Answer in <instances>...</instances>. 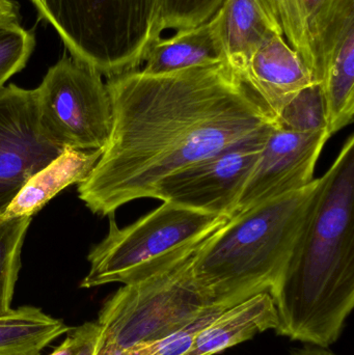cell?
<instances>
[{
  "label": "cell",
  "instance_id": "2e32d148",
  "mask_svg": "<svg viewBox=\"0 0 354 355\" xmlns=\"http://www.w3.org/2000/svg\"><path fill=\"white\" fill-rule=\"evenodd\" d=\"M71 329L42 309H12L0 316V355H41Z\"/></svg>",
  "mask_w": 354,
  "mask_h": 355
},
{
  "label": "cell",
  "instance_id": "8992f818",
  "mask_svg": "<svg viewBox=\"0 0 354 355\" xmlns=\"http://www.w3.org/2000/svg\"><path fill=\"white\" fill-rule=\"evenodd\" d=\"M229 217L163 202L127 227L110 215L107 236L89 252V270L80 288L127 284L139 279L153 263L228 223Z\"/></svg>",
  "mask_w": 354,
  "mask_h": 355
},
{
  "label": "cell",
  "instance_id": "cb8c5ba5",
  "mask_svg": "<svg viewBox=\"0 0 354 355\" xmlns=\"http://www.w3.org/2000/svg\"><path fill=\"white\" fill-rule=\"evenodd\" d=\"M19 6L14 0H0V25L18 22Z\"/></svg>",
  "mask_w": 354,
  "mask_h": 355
},
{
  "label": "cell",
  "instance_id": "5b68a950",
  "mask_svg": "<svg viewBox=\"0 0 354 355\" xmlns=\"http://www.w3.org/2000/svg\"><path fill=\"white\" fill-rule=\"evenodd\" d=\"M75 60L104 76L139 70L161 37L159 0H30Z\"/></svg>",
  "mask_w": 354,
  "mask_h": 355
},
{
  "label": "cell",
  "instance_id": "484cf974",
  "mask_svg": "<svg viewBox=\"0 0 354 355\" xmlns=\"http://www.w3.org/2000/svg\"><path fill=\"white\" fill-rule=\"evenodd\" d=\"M215 355H222V354H215Z\"/></svg>",
  "mask_w": 354,
  "mask_h": 355
},
{
  "label": "cell",
  "instance_id": "277c9868",
  "mask_svg": "<svg viewBox=\"0 0 354 355\" xmlns=\"http://www.w3.org/2000/svg\"><path fill=\"white\" fill-rule=\"evenodd\" d=\"M213 233L166 254L105 300L96 320L100 327L97 355L134 354L213 308L193 277V259Z\"/></svg>",
  "mask_w": 354,
  "mask_h": 355
},
{
  "label": "cell",
  "instance_id": "7402d4cb",
  "mask_svg": "<svg viewBox=\"0 0 354 355\" xmlns=\"http://www.w3.org/2000/svg\"><path fill=\"white\" fill-rule=\"evenodd\" d=\"M82 327V337L74 355H97L100 338V327L97 321L85 322Z\"/></svg>",
  "mask_w": 354,
  "mask_h": 355
},
{
  "label": "cell",
  "instance_id": "7c38bea8",
  "mask_svg": "<svg viewBox=\"0 0 354 355\" xmlns=\"http://www.w3.org/2000/svg\"><path fill=\"white\" fill-rule=\"evenodd\" d=\"M278 324L274 298L258 294L220 312L195 336L182 355H215L245 343Z\"/></svg>",
  "mask_w": 354,
  "mask_h": 355
},
{
  "label": "cell",
  "instance_id": "603a6c76",
  "mask_svg": "<svg viewBox=\"0 0 354 355\" xmlns=\"http://www.w3.org/2000/svg\"><path fill=\"white\" fill-rule=\"evenodd\" d=\"M82 331V324L79 325V327H72L66 334V338H64V341L49 355H74L79 343H80Z\"/></svg>",
  "mask_w": 354,
  "mask_h": 355
},
{
  "label": "cell",
  "instance_id": "5bb4252c",
  "mask_svg": "<svg viewBox=\"0 0 354 355\" xmlns=\"http://www.w3.org/2000/svg\"><path fill=\"white\" fill-rule=\"evenodd\" d=\"M220 14L193 28L177 31L172 37L158 39L145 54L141 72L168 74L197 67L226 64L220 39Z\"/></svg>",
  "mask_w": 354,
  "mask_h": 355
},
{
  "label": "cell",
  "instance_id": "e0dca14e",
  "mask_svg": "<svg viewBox=\"0 0 354 355\" xmlns=\"http://www.w3.org/2000/svg\"><path fill=\"white\" fill-rule=\"evenodd\" d=\"M284 39L311 71H315L316 27L330 0H266ZM314 78V77H313Z\"/></svg>",
  "mask_w": 354,
  "mask_h": 355
},
{
  "label": "cell",
  "instance_id": "d4e9b609",
  "mask_svg": "<svg viewBox=\"0 0 354 355\" xmlns=\"http://www.w3.org/2000/svg\"><path fill=\"white\" fill-rule=\"evenodd\" d=\"M289 355H340L336 354L330 347L313 345V344H305L299 348H295Z\"/></svg>",
  "mask_w": 354,
  "mask_h": 355
},
{
  "label": "cell",
  "instance_id": "ffe728a7",
  "mask_svg": "<svg viewBox=\"0 0 354 355\" xmlns=\"http://www.w3.org/2000/svg\"><path fill=\"white\" fill-rule=\"evenodd\" d=\"M224 0H159L158 31H182L207 22Z\"/></svg>",
  "mask_w": 354,
  "mask_h": 355
},
{
  "label": "cell",
  "instance_id": "d6986e66",
  "mask_svg": "<svg viewBox=\"0 0 354 355\" xmlns=\"http://www.w3.org/2000/svg\"><path fill=\"white\" fill-rule=\"evenodd\" d=\"M276 126L294 132H314L326 128L324 96L319 83L299 92L281 112Z\"/></svg>",
  "mask_w": 354,
  "mask_h": 355
},
{
  "label": "cell",
  "instance_id": "6da1fadb",
  "mask_svg": "<svg viewBox=\"0 0 354 355\" xmlns=\"http://www.w3.org/2000/svg\"><path fill=\"white\" fill-rule=\"evenodd\" d=\"M109 141L79 184V198L101 216L155 196L178 171L278 128L263 104L226 64L161 75L131 71L108 78Z\"/></svg>",
  "mask_w": 354,
  "mask_h": 355
},
{
  "label": "cell",
  "instance_id": "44dd1931",
  "mask_svg": "<svg viewBox=\"0 0 354 355\" xmlns=\"http://www.w3.org/2000/svg\"><path fill=\"white\" fill-rule=\"evenodd\" d=\"M35 39L19 22L0 25V89L28 62Z\"/></svg>",
  "mask_w": 354,
  "mask_h": 355
},
{
  "label": "cell",
  "instance_id": "9a60e30c",
  "mask_svg": "<svg viewBox=\"0 0 354 355\" xmlns=\"http://www.w3.org/2000/svg\"><path fill=\"white\" fill-rule=\"evenodd\" d=\"M102 153L103 149L82 151L67 148L23 185L0 219L33 217L62 189L85 181Z\"/></svg>",
  "mask_w": 354,
  "mask_h": 355
},
{
  "label": "cell",
  "instance_id": "ac0fdd59",
  "mask_svg": "<svg viewBox=\"0 0 354 355\" xmlns=\"http://www.w3.org/2000/svg\"><path fill=\"white\" fill-rule=\"evenodd\" d=\"M33 217L0 219V316L12 310L21 250Z\"/></svg>",
  "mask_w": 354,
  "mask_h": 355
},
{
  "label": "cell",
  "instance_id": "3957f363",
  "mask_svg": "<svg viewBox=\"0 0 354 355\" xmlns=\"http://www.w3.org/2000/svg\"><path fill=\"white\" fill-rule=\"evenodd\" d=\"M321 178L301 189L230 217L193 262L197 289L211 306L229 309L260 293L272 295L315 206Z\"/></svg>",
  "mask_w": 354,
  "mask_h": 355
},
{
  "label": "cell",
  "instance_id": "52a82bcc",
  "mask_svg": "<svg viewBox=\"0 0 354 355\" xmlns=\"http://www.w3.org/2000/svg\"><path fill=\"white\" fill-rule=\"evenodd\" d=\"M102 75L64 56L35 89L46 135L64 149H105L112 128V106Z\"/></svg>",
  "mask_w": 354,
  "mask_h": 355
},
{
  "label": "cell",
  "instance_id": "ba28073f",
  "mask_svg": "<svg viewBox=\"0 0 354 355\" xmlns=\"http://www.w3.org/2000/svg\"><path fill=\"white\" fill-rule=\"evenodd\" d=\"M64 148L42 127L35 89H0V215L35 173Z\"/></svg>",
  "mask_w": 354,
  "mask_h": 355
},
{
  "label": "cell",
  "instance_id": "9c48e42d",
  "mask_svg": "<svg viewBox=\"0 0 354 355\" xmlns=\"http://www.w3.org/2000/svg\"><path fill=\"white\" fill-rule=\"evenodd\" d=\"M265 141L235 146L174 173L158 184L154 198L230 218Z\"/></svg>",
  "mask_w": 354,
  "mask_h": 355
},
{
  "label": "cell",
  "instance_id": "8fae6325",
  "mask_svg": "<svg viewBox=\"0 0 354 355\" xmlns=\"http://www.w3.org/2000/svg\"><path fill=\"white\" fill-rule=\"evenodd\" d=\"M235 75L274 121L299 92L317 83L309 67L281 33L268 37Z\"/></svg>",
  "mask_w": 354,
  "mask_h": 355
},
{
  "label": "cell",
  "instance_id": "30bf717a",
  "mask_svg": "<svg viewBox=\"0 0 354 355\" xmlns=\"http://www.w3.org/2000/svg\"><path fill=\"white\" fill-rule=\"evenodd\" d=\"M330 137L328 129L314 132L274 129L245 180L232 216L312 183L316 164Z\"/></svg>",
  "mask_w": 354,
  "mask_h": 355
},
{
  "label": "cell",
  "instance_id": "7a4b0ae2",
  "mask_svg": "<svg viewBox=\"0 0 354 355\" xmlns=\"http://www.w3.org/2000/svg\"><path fill=\"white\" fill-rule=\"evenodd\" d=\"M274 333L330 347L354 308V135L321 177L313 212L276 289Z\"/></svg>",
  "mask_w": 354,
  "mask_h": 355
},
{
  "label": "cell",
  "instance_id": "4fadbf2b",
  "mask_svg": "<svg viewBox=\"0 0 354 355\" xmlns=\"http://www.w3.org/2000/svg\"><path fill=\"white\" fill-rule=\"evenodd\" d=\"M218 14L224 62L234 73L243 68L268 37L283 35L266 0H224Z\"/></svg>",
  "mask_w": 354,
  "mask_h": 355
}]
</instances>
